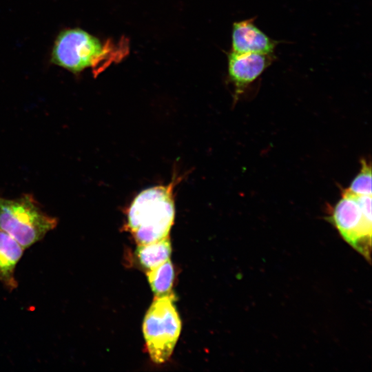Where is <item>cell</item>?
<instances>
[{"mask_svg": "<svg viewBox=\"0 0 372 372\" xmlns=\"http://www.w3.org/2000/svg\"><path fill=\"white\" fill-rule=\"evenodd\" d=\"M127 47L112 41H101L83 29L68 28L57 35L51 52L50 61L73 74L92 68L99 74L112 62L119 61Z\"/></svg>", "mask_w": 372, "mask_h": 372, "instance_id": "obj_1", "label": "cell"}, {"mask_svg": "<svg viewBox=\"0 0 372 372\" xmlns=\"http://www.w3.org/2000/svg\"><path fill=\"white\" fill-rule=\"evenodd\" d=\"M172 186L173 183L145 189L132 203L127 224L138 245L168 237L174 220Z\"/></svg>", "mask_w": 372, "mask_h": 372, "instance_id": "obj_2", "label": "cell"}, {"mask_svg": "<svg viewBox=\"0 0 372 372\" xmlns=\"http://www.w3.org/2000/svg\"><path fill=\"white\" fill-rule=\"evenodd\" d=\"M30 194L9 199L0 197V229L27 249L41 240L58 225Z\"/></svg>", "mask_w": 372, "mask_h": 372, "instance_id": "obj_3", "label": "cell"}, {"mask_svg": "<svg viewBox=\"0 0 372 372\" xmlns=\"http://www.w3.org/2000/svg\"><path fill=\"white\" fill-rule=\"evenodd\" d=\"M174 294L156 296L143 323L146 347L152 360L157 364L171 356L181 330V321L174 304Z\"/></svg>", "mask_w": 372, "mask_h": 372, "instance_id": "obj_4", "label": "cell"}, {"mask_svg": "<svg viewBox=\"0 0 372 372\" xmlns=\"http://www.w3.org/2000/svg\"><path fill=\"white\" fill-rule=\"evenodd\" d=\"M343 239L370 261L371 250V196L358 195L347 189L329 217Z\"/></svg>", "mask_w": 372, "mask_h": 372, "instance_id": "obj_5", "label": "cell"}, {"mask_svg": "<svg viewBox=\"0 0 372 372\" xmlns=\"http://www.w3.org/2000/svg\"><path fill=\"white\" fill-rule=\"evenodd\" d=\"M273 54L258 53L228 54V76L235 89V98L258 79L273 63Z\"/></svg>", "mask_w": 372, "mask_h": 372, "instance_id": "obj_6", "label": "cell"}, {"mask_svg": "<svg viewBox=\"0 0 372 372\" xmlns=\"http://www.w3.org/2000/svg\"><path fill=\"white\" fill-rule=\"evenodd\" d=\"M278 43V41L269 37L255 24L254 18L233 23L231 51L234 52L273 54Z\"/></svg>", "mask_w": 372, "mask_h": 372, "instance_id": "obj_7", "label": "cell"}, {"mask_svg": "<svg viewBox=\"0 0 372 372\" xmlns=\"http://www.w3.org/2000/svg\"><path fill=\"white\" fill-rule=\"evenodd\" d=\"M17 241L0 229V282L10 291L18 287L14 273L24 250Z\"/></svg>", "mask_w": 372, "mask_h": 372, "instance_id": "obj_8", "label": "cell"}, {"mask_svg": "<svg viewBox=\"0 0 372 372\" xmlns=\"http://www.w3.org/2000/svg\"><path fill=\"white\" fill-rule=\"evenodd\" d=\"M172 245L169 237L147 243L138 245L136 254L141 265L147 270L154 269L169 259Z\"/></svg>", "mask_w": 372, "mask_h": 372, "instance_id": "obj_9", "label": "cell"}, {"mask_svg": "<svg viewBox=\"0 0 372 372\" xmlns=\"http://www.w3.org/2000/svg\"><path fill=\"white\" fill-rule=\"evenodd\" d=\"M147 277L156 296L172 293L174 278V269L169 259L156 267L147 271Z\"/></svg>", "mask_w": 372, "mask_h": 372, "instance_id": "obj_10", "label": "cell"}, {"mask_svg": "<svg viewBox=\"0 0 372 372\" xmlns=\"http://www.w3.org/2000/svg\"><path fill=\"white\" fill-rule=\"evenodd\" d=\"M361 169L358 174L352 180L350 187L347 189L358 195H371V167L366 161L362 160Z\"/></svg>", "mask_w": 372, "mask_h": 372, "instance_id": "obj_11", "label": "cell"}]
</instances>
